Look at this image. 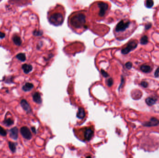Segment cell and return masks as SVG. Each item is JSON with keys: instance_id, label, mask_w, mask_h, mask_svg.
I'll list each match as a JSON object with an SVG mask.
<instances>
[{"instance_id": "cell-1", "label": "cell", "mask_w": 159, "mask_h": 158, "mask_svg": "<svg viewBox=\"0 0 159 158\" xmlns=\"http://www.w3.org/2000/svg\"><path fill=\"white\" fill-rule=\"evenodd\" d=\"M72 26L75 28H82L85 26L86 16L82 13H77L73 15L70 20Z\"/></svg>"}, {"instance_id": "cell-2", "label": "cell", "mask_w": 159, "mask_h": 158, "mask_svg": "<svg viewBox=\"0 0 159 158\" xmlns=\"http://www.w3.org/2000/svg\"><path fill=\"white\" fill-rule=\"evenodd\" d=\"M80 132H82V137H80L84 141H90L94 134V129L93 128L85 127L80 129Z\"/></svg>"}, {"instance_id": "cell-3", "label": "cell", "mask_w": 159, "mask_h": 158, "mask_svg": "<svg viewBox=\"0 0 159 158\" xmlns=\"http://www.w3.org/2000/svg\"><path fill=\"white\" fill-rule=\"evenodd\" d=\"M50 22L56 26L60 25L63 22V16L60 13H55L52 14L49 17Z\"/></svg>"}, {"instance_id": "cell-4", "label": "cell", "mask_w": 159, "mask_h": 158, "mask_svg": "<svg viewBox=\"0 0 159 158\" xmlns=\"http://www.w3.org/2000/svg\"><path fill=\"white\" fill-rule=\"evenodd\" d=\"M130 23L131 22L129 21L125 22L123 20H121L116 25L115 31L117 33L123 32L129 27Z\"/></svg>"}, {"instance_id": "cell-5", "label": "cell", "mask_w": 159, "mask_h": 158, "mask_svg": "<svg viewBox=\"0 0 159 158\" xmlns=\"http://www.w3.org/2000/svg\"><path fill=\"white\" fill-rule=\"evenodd\" d=\"M137 45L138 42L136 40H133L130 41L127 45V46L123 49H122L121 53L123 54H128L130 51L135 49L137 47Z\"/></svg>"}, {"instance_id": "cell-6", "label": "cell", "mask_w": 159, "mask_h": 158, "mask_svg": "<svg viewBox=\"0 0 159 158\" xmlns=\"http://www.w3.org/2000/svg\"><path fill=\"white\" fill-rule=\"evenodd\" d=\"M98 7L99 8V16L103 17L108 9V5L103 2H99L98 3Z\"/></svg>"}, {"instance_id": "cell-7", "label": "cell", "mask_w": 159, "mask_h": 158, "mask_svg": "<svg viewBox=\"0 0 159 158\" xmlns=\"http://www.w3.org/2000/svg\"><path fill=\"white\" fill-rule=\"evenodd\" d=\"M22 136L27 140H30L32 138V134L29 129L27 127H22L20 129Z\"/></svg>"}, {"instance_id": "cell-8", "label": "cell", "mask_w": 159, "mask_h": 158, "mask_svg": "<svg viewBox=\"0 0 159 158\" xmlns=\"http://www.w3.org/2000/svg\"><path fill=\"white\" fill-rule=\"evenodd\" d=\"M159 125V120L155 117H152L149 122H147L144 123L143 125L145 127H153Z\"/></svg>"}, {"instance_id": "cell-9", "label": "cell", "mask_w": 159, "mask_h": 158, "mask_svg": "<svg viewBox=\"0 0 159 158\" xmlns=\"http://www.w3.org/2000/svg\"><path fill=\"white\" fill-rule=\"evenodd\" d=\"M21 105L22 109L26 111L27 113H30L31 112V108L30 105L25 99H22L21 101Z\"/></svg>"}, {"instance_id": "cell-10", "label": "cell", "mask_w": 159, "mask_h": 158, "mask_svg": "<svg viewBox=\"0 0 159 158\" xmlns=\"http://www.w3.org/2000/svg\"><path fill=\"white\" fill-rule=\"evenodd\" d=\"M10 137L14 140H16L18 137V129L15 127L9 130Z\"/></svg>"}, {"instance_id": "cell-11", "label": "cell", "mask_w": 159, "mask_h": 158, "mask_svg": "<svg viewBox=\"0 0 159 158\" xmlns=\"http://www.w3.org/2000/svg\"><path fill=\"white\" fill-rule=\"evenodd\" d=\"M33 101L35 103L40 104L42 102V99L41 98V96L38 92H35L33 96Z\"/></svg>"}, {"instance_id": "cell-12", "label": "cell", "mask_w": 159, "mask_h": 158, "mask_svg": "<svg viewBox=\"0 0 159 158\" xmlns=\"http://www.w3.org/2000/svg\"><path fill=\"white\" fill-rule=\"evenodd\" d=\"M22 69L24 73L26 74H28L31 72L33 70V67L31 65L28 64H23L22 65Z\"/></svg>"}, {"instance_id": "cell-13", "label": "cell", "mask_w": 159, "mask_h": 158, "mask_svg": "<svg viewBox=\"0 0 159 158\" xmlns=\"http://www.w3.org/2000/svg\"><path fill=\"white\" fill-rule=\"evenodd\" d=\"M85 116V110L82 108H80L78 109L77 117L79 119H83Z\"/></svg>"}, {"instance_id": "cell-14", "label": "cell", "mask_w": 159, "mask_h": 158, "mask_svg": "<svg viewBox=\"0 0 159 158\" xmlns=\"http://www.w3.org/2000/svg\"><path fill=\"white\" fill-rule=\"evenodd\" d=\"M156 101H157V99L154 97H149L146 98V103L149 106H151L154 105L155 104Z\"/></svg>"}, {"instance_id": "cell-15", "label": "cell", "mask_w": 159, "mask_h": 158, "mask_svg": "<svg viewBox=\"0 0 159 158\" xmlns=\"http://www.w3.org/2000/svg\"><path fill=\"white\" fill-rule=\"evenodd\" d=\"M34 87V85L29 83H27L24 86H23L22 89V90L25 92L29 91L32 90Z\"/></svg>"}, {"instance_id": "cell-16", "label": "cell", "mask_w": 159, "mask_h": 158, "mask_svg": "<svg viewBox=\"0 0 159 158\" xmlns=\"http://www.w3.org/2000/svg\"><path fill=\"white\" fill-rule=\"evenodd\" d=\"M141 70L142 72L145 73H149L151 72L152 68L149 65L146 64H143L141 66Z\"/></svg>"}, {"instance_id": "cell-17", "label": "cell", "mask_w": 159, "mask_h": 158, "mask_svg": "<svg viewBox=\"0 0 159 158\" xmlns=\"http://www.w3.org/2000/svg\"><path fill=\"white\" fill-rule=\"evenodd\" d=\"M13 40L14 43L17 46H20L22 44L21 38L17 35H15L13 37Z\"/></svg>"}, {"instance_id": "cell-18", "label": "cell", "mask_w": 159, "mask_h": 158, "mask_svg": "<svg viewBox=\"0 0 159 158\" xmlns=\"http://www.w3.org/2000/svg\"><path fill=\"white\" fill-rule=\"evenodd\" d=\"M9 149L13 153H15L16 150V145L14 143L11 141H9Z\"/></svg>"}, {"instance_id": "cell-19", "label": "cell", "mask_w": 159, "mask_h": 158, "mask_svg": "<svg viewBox=\"0 0 159 158\" xmlns=\"http://www.w3.org/2000/svg\"><path fill=\"white\" fill-rule=\"evenodd\" d=\"M16 57L18 60H19L22 62H24L26 60L25 54L24 53H20L18 54L16 56Z\"/></svg>"}, {"instance_id": "cell-20", "label": "cell", "mask_w": 159, "mask_h": 158, "mask_svg": "<svg viewBox=\"0 0 159 158\" xmlns=\"http://www.w3.org/2000/svg\"><path fill=\"white\" fill-rule=\"evenodd\" d=\"M137 91V90H136ZM136 91H134L133 92V94H132V97L134 99H139L140 98H141L142 97V92L140 90L137 94H136Z\"/></svg>"}, {"instance_id": "cell-21", "label": "cell", "mask_w": 159, "mask_h": 158, "mask_svg": "<svg viewBox=\"0 0 159 158\" xmlns=\"http://www.w3.org/2000/svg\"><path fill=\"white\" fill-rule=\"evenodd\" d=\"M3 123L5 125L7 126H10L12 125L14 123V122L11 118H9L5 119L3 122Z\"/></svg>"}, {"instance_id": "cell-22", "label": "cell", "mask_w": 159, "mask_h": 158, "mask_svg": "<svg viewBox=\"0 0 159 158\" xmlns=\"http://www.w3.org/2000/svg\"><path fill=\"white\" fill-rule=\"evenodd\" d=\"M140 42L142 45H145L147 44L148 42V37L146 35H144L142 36V37L140 39Z\"/></svg>"}, {"instance_id": "cell-23", "label": "cell", "mask_w": 159, "mask_h": 158, "mask_svg": "<svg viewBox=\"0 0 159 158\" xmlns=\"http://www.w3.org/2000/svg\"><path fill=\"white\" fill-rule=\"evenodd\" d=\"M154 4V2L153 0H146V5L147 8H151L153 7Z\"/></svg>"}, {"instance_id": "cell-24", "label": "cell", "mask_w": 159, "mask_h": 158, "mask_svg": "<svg viewBox=\"0 0 159 158\" xmlns=\"http://www.w3.org/2000/svg\"><path fill=\"white\" fill-rule=\"evenodd\" d=\"M7 133L6 130L0 126V135L2 136H6Z\"/></svg>"}, {"instance_id": "cell-25", "label": "cell", "mask_w": 159, "mask_h": 158, "mask_svg": "<svg viewBox=\"0 0 159 158\" xmlns=\"http://www.w3.org/2000/svg\"><path fill=\"white\" fill-rule=\"evenodd\" d=\"M125 66L127 69L130 70L132 67V63L130 62H128L125 64Z\"/></svg>"}, {"instance_id": "cell-26", "label": "cell", "mask_w": 159, "mask_h": 158, "mask_svg": "<svg viewBox=\"0 0 159 158\" xmlns=\"http://www.w3.org/2000/svg\"><path fill=\"white\" fill-rule=\"evenodd\" d=\"M42 34H43V32L40 31L35 30L34 32V34L36 36H40V35H42Z\"/></svg>"}, {"instance_id": "cell-27", "label": "cell", "mask_w": 159, "mask_h": 158, "mask_svg": "<svg viewBox=\"0 0 159 158\" xmlns=\"http://www.w3.org/2000/svg\"><path fill=\"white\" fill-rule=\"evenodd\" d=\"M141 85L144 88H146L148 85V84L146 81H142L141 83Z\"/></svg>"}, {"instance_id": "cell-28", "label": "cell", "mask_w": 159, "mask_h": 158, "mask_svg": "<svg viewBox=\"0 0 159 158\" xmlns=\"http://www.w3.org/2000/svg\"><path fill=\"white\" fill-rule=\"evenodd\" d=\"M152 26V24L151 23H147L146 24L145 26V30H147L149 29L150 28H151Z\"/></svg>"}, {"instance_id": "cell-29", "label": "cell", "mask_w": 159, "mask_h": 158, "mask_svg": "<svg viewBox=\"0 0 159 158\" xmlns=\"http://www.w3.org/2000/svg\"><path fill=\"white\" fill-rule=\"evenodd\" d=\"M107 83H108V86L109 87H111L113 85V80L112 78L109 79L108 80Z\"/></svg>"}, {"instance_id": "cell-30", "label": "cell", "mask_w": 159, "mask_h": 158, "mask_svg": "<svg viewBox=\"0 0 159 158\" xmlns=\"http://www.w3.org/2000/svg\"><path fill=\"white\" fill-rule=\"evenodd\" d=\"M101 74L102 75V76L104 77H108L109 76V75L108 74V73H106L105 71H104L103 70H101Z\"/></svg>"}, {"instance_id": "cell-31", "label": "cell", "mask_w": 159, "mask_h": 158, "mask_svg": "<svg viewBox=\"0 0 159 158\" xmlns=\"http://www.w3.org/2000/svg\"><path fill=\"white\" fill-rule=\"evenodd\" d=\"M159 67L157 68V69L156 70V71L155 72V76L156 77H159Z\"/></svg>"}, {"instance_id": "cell-32", "label": "cell", "mask_w": 159, "mask_h": 158, "mask_svg": "<svg viewBox=\"0 0 159 158\" xmlns=\"http://www.w3.org/2000/svg\"><path fill=\"white\" fill-rule=\"evenodd\" d=\"M5 36V35L4 33L0 32V38H4Z\"/></svg>"}, {"instance_id": "cell-33", "label": "cell", "mask_w": 159, "mask_h": 158, "mask_svg": "<svg viewBox=\"0 0 159 158\" xmlns=\"http://www.w3.org/2000/svg\"><path fill=\"white\" fill-rule=\"evenodd\" d=\"M31 129H32V132L34 133V134H36V129H35V128H34V127H32V128H31Z\"/></svg>"}]
</instances>
